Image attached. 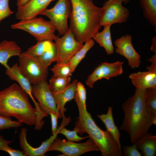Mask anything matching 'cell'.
<instances>
[{
    "mask_svg": "<svg viewBox=\"0 0 156 156\" xmlns=\"http://www.w3.org/2000/svg\"><path fill=\"white\" fill-rule=\"evenodd\" d=\"M145 90L136 88L133 95L122 106L124 117L119 129L128 133L133 144L148 133L152 125H156V116L148 110L146 105Z\"/></svg>",
    "mask_w": 156,
    "mask_h": 156,
    "instance_id": "6da1fadb",
    "label": "cell"
},
{
    "mask_svg": "<svg viewBox=\"0 0 156 156\" xmlns=\"http://www.w3.org/2000/svg\"><path fill=\"white\" fill-rule=\"evenodd\" d=\"M72 6L69 28L75 38L83 44L92 38L102 26L101 8L92 0H70Z\"/></svg>",
    "mask_w": 156,
    "mask_h": 156,
    "instance_id": "7a4b0ae2",
    "label": "cell"
},
{
    "mask_svg": "<svg viewBox=\"0 0 156 156\" xmlns=\"http://www.w3.org/2000/svg\"><path fill=\"white\" fill-rule=\"evenodd\" d=\"M0 116L13 117L21 123L35 125L37 112L31 104L28 95L14 83L0 91Z\"/></svg>",
    "mask_w": 156,
    "mask_h": 156,
    "instance_id": "3957f363",
    "label": "cell"
},
{
    "mask_svg": "<svg viewBox=\"0 0 156 156\" xmlns=\"http://www.w3.org/2000/svg\"><path fill=\"white\" fill-rule=\"evenodd\" d=\"M79 116L74 129L82 135L87 133L101 152L102 156H121V150L112 135L107 131L101 129L96 124L90 113L80 101L75 100Z\"/></svg>",
    "mask_w": 156,
    "mask_h": 156,
    "instance_id": "277c9868",
    "label": "cell"
},
{
    "mask_svg": "<svg viewBox=\"0 0 156 156\" xmlns=\"http://www.w3.org/2000/svg\"><path fill=\"white\" fill-rule=\"evenodd\" d=\"M13 29H21L29 33L34 36L37 42L54 40L56 36V29L50 21H47L40 17L21 20L12 25Z\"/></svg>",
    "mask_w": 156,
    "mask_h": 156,
    "instance_id": "5b68a950",
    "label": "cell"
},
{
    "mask_svg": "<svg viewBox=\"0 0 156 156\" xmlns=\"http://www.w3.org/2000/svg\"><path fill=\"white\" fill-rule=\"evenodd\" d=\"M18 57L19 69L31 84L47 80L48 68L40 61L38 57L30 55L26 51L21 52Z\"/></svg>",
    "mask_w": 156,
    "mask_h": 156,
    "instance_id": "8992f818",
    "label": "cell"
},
{
    "mask_svg": "<svg viewBox=\"0 0 156 156\" xmlns=\"http://www.w3.org/2000/svg\"><path fill=\"white\" fill-rule=\"evenodd\" d=\"M72 10L70 0H58L53 8H47L40 15L48 17L58 31L59 35L63 36L69 30L68 20Z\"/></svg>",
    "mask_w": 156,
    "mask_h": 156,
    "instance_id": "52a82bcc",
    "label": "cell"
},
{
    "mask_svg": "<svg viewBox=\"0 0 156 156\" xmlns=\"http://www.w3.org/2000/svg\"><path fill=\"white\" fill-rule=\"evenodd\" d=\"M120 0H108L101 8L100 23L101 26L112 25L126 22L129 16L128 9Z\"/></svg>",
    "mask_w": 156,
    "mask_h": 156,
    "instance_id": "ba28073f",
    "label": "cell"
},
{
    "mask_svg": "<svg viewBox=\"0 0 156 156\" xmlns=\"http://www.w3.org/2000/svg\"><path fill=\"white\" fill-rule=\"evenodd\" d=\"M58 151L65 156H79L90 151H100V150L90 138L85 142L79 143L57 138L49 147L48 151Z\"/></svg>",
    "mask_w": 156,
    "mask_h": 156,
    "instance_id": "9c48e42d",
    "label": "cell"
},
{
    "mask_svg": "<svg viewBox=\"0 0 156 156\" xmlns=\"http://www.w3.org/2000/svg\"><path fill=\"white\" fill-rule=\"evenodd\" d=\"M54 40L57 50L56 63H68L83 45L77 40L69 28L62 37L57 36Z\"/></svg>",
    "mask_w": 156,
    "mask_h": 156,
    "instance_id": "30bf717a",
    "label": "cell"
},
{
    "mask_svg": "<svg viewBox=\"0 0 156 156\" xmlns=\"http://www.w3.org/2000/svg\"><path fill=\"white\" fill-rule=\"evenodd\" d=\"M32 92L37 100L41 109L47 116L51 113L57 114L60 116L51 91L46 81L32 86Z\"/></svg>",
    "mask_w": 156,
    "mask_h": 156,
    "instance_id": "8fae6325",
    "label": "cell"
},
{
    "mask_svg": "<svg viewBox=\"0 0 156 156\" xmlns=\"http://www.w3.org/2000/svg\"><path fill=\"white\" fill-rule=\"evenodd\" d=\"M124 62L117 61L113 63L104 62L97 67L87 77L86 85L92 88L95 82L102 79L109 80L121 75L123 73Z\"/></svg>",
    "mask_w": 156,
    "mask_h": 156,
    "instance_id": "7c38bea8",
    "label": "cell"
},
{
    "mask_svg": "<svg viewBox=\"0 0 156 156\" xmlns=\"http://www.w3.org/2000/svg\"><path fill=\"white\" fill-rule=\"evenodd\" d=\"M132 38L130 35H123L115 40L114 43L116 47L115 52L125 57L129 66L134 69L139 67L141 61L140 56L133 45Z\"/></svg>",
    "mask_w": 156,
    "mask_h": 156,
    "instance_id": "4fadbf2b",
    "label": "cell"
},
{
    "mask_svg": "<svg viewBox=\"0 0 156 156\" xmlns=\"http://www.w3.org/2000/svg\"><path fill=\"white\" fill-rule=\"evenodd\" d=\"M64 127L61 125L58 128L57 131L52 135L48 139L43 142L38 147L34 148L28 143L27 139V129L23 128L19 135V145L26 156H43L48 151V150L51 144L57 138L60 131Z\"/></svg>",
    "mask_w": 156,
    "mask_h": 156,
    "instance_id": "5bb4252c",
    "label": "cell"
},
{
    "mask_svg": "<svg viewBox=\"0 0 156 156\" xmlns=\"http://www.w3.org/2000/svg\"><path fill=\"white\" fill-rule=\"evenodd\" d=\"M53 0H30L25 5L18 8L15 17L20 21L36 17Z\"/></svg>",
    "mask_w": 156,
    "mask_h": 156,
    "instance_id": "9a60e30c",
    "label": "cell"
},
{
    "mask_svg": "<svg viewBox=\"0 0 156 156\" xmlns=\"http://www.w3.org/2000/svg\"><path fill=\"white\" fill-rule=\"evenodd\" d=\"M78 81L76 79L72 81L63 90L59 92L52 91L60 118L65 117L64 113L66 109L65 105L68 102L75 98V94Z\"/></svg>",
    "mask_w": 156,
    "mask_h": 156,
    "instance_id": "2e32d148",
    "label": "cell"
},
{
    "mask_svg": "<svg viewBox=\"0 0 156 156\" xmlns=\"http://www.w3.org/2000/svg\"><path fill=\"white\" fill-rule=\"evenodd\" d=\"M5 74L11 80L16 81L19 85L31 99L34 104L37 103L32 92V85L29 80L21 72L18 63L6 69Z\"/></svg>",
    "mask_w": 156,
    "mask_h": 156,
    "instance_id": "e0dca14e",
    "label": "cell"
},
{
    "mask_svg": "<svg viewBox=\"0 0 156 156\" xmlns=\"http://www.w3.org/2000/svg\"><path fill=\"white\" fill-rule=\"evenodd\" d=\"M136 88H147L156 87V72L147 71L134 73L129 76Z\"/></svg>",
    "mask_w": 156,
    "mask_h": 156,
    "instance_id": "ac0fdd59",
    "label": "cell"
},
{
    "mask_svg": "<svg viewBox=\"0 0 156 156\" xmlns=\"http://www.w3.org/2000/svg\"><path fill=\"white\" fill-rule=\"evenodd\" d=\"M21 53V48L16 42L4 40L0 43V63L6 69L9 68L8 62L14 56H19Z\"/></svg>",
    "mask_w": 156,
    "mask_h": 156,
    "instance_id": "d6986e66",
    "label": "cell"
},
{
    "mask_svg": "<svg viewBox=\"0 0 156 156\" xmlns=\"http://www.w3.org/2000/svg\"><path fill=\"white\" fill-rule=\"evenodd\" d=\"M97 116L105 125L106 131L112 135L117 143L118 147L121 150L120 140V133L114 122L112 114V107L109 106L108 107L106 114L97 115Z\"/></svg>",
    "mask_w": 156,
    "mask_h": 156,
    "instance_id": "ffe728a7",
    "label": "cell"
},
{
    "mask_svg": "<svg viewBox=\"0 0 156 156\" xmlns=\"http://www.w3.org/2000/svg\"><path fill=\"white\" fill-rule=\"evenodd\" d=\"M135 144L144 156H155L156 152V135L148 133Z\"/></svg>",
    "mask_w": 156,
    "mask_h": 156,
    "instance_id": "44dd1931",
    "label": "cell"
},
{
    "mask_svg": "<svg viewBox=\"0 0 156 156\" xmlns=\"http://www.w3.org/2000/svg\"><path fill=\"white\" fill-rule=\"evenodd\" d=\"M111 25H107L104 26L103 31L96 33L92 38L101 47L104 48L107 54H112L114 52L110 28Z\"/></svg>",
    "mask_w": 156,
    "mask_h": 156,
    "instance_id": "7402d4cb",
    "label": "cell"
},
{
    "mask_svg": "<svg viewBox=\"0 0 156 156\" xmlns=\"http://www.w3.org/2000/svg\"><path fill=\"white\" fill-rule=\"evenodd\" d=\"M143 16L156 29V0H139Z\"/></svg>",
    "mask_w": 156,
    "mask_h": 156,
    "instance_id": "603a6c76",
    "label": "cell"
},
{
    "mask_svg": "<svg viewBox=\"0 0 156 156\" xmlns=\"http://www.w3.org/2000/svg\"><path fill=\"white\" fill-rule=\"evenodd\" d=\"M94 44V40L92 38L88 40L70 60L68 63L73 72L80 62L84 58L88 51L93 47Z\"/></svg>",
    "mask_w": 156,
    "mask_h": 156,
    "instance_id": "cb8c5ba5",
    "label": "cell"
},
{
    "mask_svg": "<svg viewBox=\"0 0 156 156\" xmlns=\"http://www.w3.org/2000/svg\"><path fill=\"white\" fill-rule=\"evenodd\" d=\"M70 77H61L52 76L48 83L50 90L53 92H59L65 88L70 83Z\"/></svg>",
    "mask_w": 156,
    "mask_h": 156,
    "instance_id": "d4e9b609",
    "label": "cell"
},
{
    "mask_svg": "<svg viewBox=\"0 0 156 156\" xmlns=\"http://www.w3.org/2000/svg\"><path fill=\"white\" fill-rule=\"evenodd\" d=\"M53 42L52 40L37 42L36 44L28 48L26 52L30 55L38 57L50 48Z\"/></svg>",
    "mask_w": 156,
    "mask_h": 156,
    "instance_id": "484cf974",
    "label": "cell"
},
{
    "mask_svg": "<svg viewBox=\"0 0 156 156\" xmlns=\"http://www.w3.org/2000/svg\"><path fill=\"white\" fill-rule=\"evenodd\" d=\"M145 102L148 110L156 116V87L145 90Z\"/></svg>",
    "mask_w": 156,
    "mask_h": 156,
    "instance_id": "4316f807",
    "label": "cell"
},
{
    "mask_svg": "<svg viewBox=\"0 0 156 156\" xmlns=\"http://www.w3.org/2000/svg\"><path fill=\"white\" fill-rule=\"evenodd\" d=\"M57 56V48L55 43L53 42L50 48L38 57L45 66L48 68L52 63L55 62Z\"/></svg>",
    "mask_w": 156,
    "mask_h": 156,
    "instance_id": "83f0119b",
    "label": "cell"
},
{
    "mask_svg": "<svg viewBox=\"0 0 156 156\" xmlns=\"http://www.w3.org/2000/svg\"><path fill=\"white\" fill-rule=\"evenodd\" d=\"M50 70L53 74V76L56 77H70L73 73L68 63H56Z\"/></svg>",
    "mask_w": 156,
    "mask_h": 156,
    "instance_id": "f1b7e54d",
    "label": "cell"
},
{
    "mask_svg": "<svg viewBox=\"0 0 156 156\" xmlns=\"http://www.w3.org/2000/svg\"><path fill=\"white\" fill-rule=\"evenodd\" d=\"M12 142L5 140L3 136L0 135V150L5 151L11 156H26L23 151L13 149L9 144Z\"/></svg>",
    "mask_w": 156,
    "mask_h": 156,
    "instance_id": "f546056e",
    "label": "cell"
},
{
    "mask_svg": "<svg viewBox=\"0 0 156 156\" xmlns=\"http://www.w3.org/2000/svg\"><path fill=\"white\" fill-rule=\"evenodd\" d=\"M59 133L64 135L68 141L72 142H79L89 137L87 136L84 137H80L78 135L77 131L73 129V131L68 130L63 127L60 131Z\"/></svg>",
    "mask_w": 156,
    "mask_h": 156,
    "instance_id": "4dcf8cb0",
    "label": "cell"
},
{
    "mask_svg": "<svg viewBox=\"0 0 156 156\" xmlns=\"http://www.w3.org/2000/svg\"><path fill=\"white\" fill-rule=\"evenodd\" d=\"M22 125L18 121L12 120L11 117L6 118L0 116V130L18 128Z\"/></svg>",
    "mask_w": 156,
    "mask_h": 156,
    "instance_id": "1f68e13d",
    "label": "cell"
},
{
    "mask_svg": "<svg viewBox=\"0 0 156 156\" xmlns=\"http://www.w3.org/2000/svg\"><path fill=\"white\" fill-rule=\"evenodd\" d=\"M75 97L78 98L84 105L86 107V91L84 85L80 82L78 81L77 84Z\"/></svg>",
    "mask_w": 156,
    "mask_h": 156,
    "instance_id": "d6a6232c",
    "label": "cell"
},
{
    "mask_svg": "<svg viewBox=\"0 0 156 156\" xmlns=\"http://www.w3.org/2000/svg\"><path fill=\"white\" fill-rule=\"evenodd\" d=\"M13 12L10 8L9 0H0V23Z\"/></svg>",
    "mask_w": 156,
    "mask_h": 156,
    "instance_id": "836d02e7",
    "label": "cell"
},
{
    "mask_svg": "<svg viewBox=\"0 0 156 156\" xmlns=\"http://www.w3.org/2000/svg\"><path fill=\"white\" fill-rule=\"evenodd\" d=\"M125 156H142V155L136 147L135 143L131 146H125L122 148Z\"/></svg>",
    "mask_w": 156,
    "mask_h": 156,
    "instance_id": "e575fe53",
    "label": "cell"
},
{
    "mask_svg": "<svg viewBox=\"0 0 156 156\" xmlns=\"http://www.w3.org/2000/svg\"><path fill=\"white\" fill-rule=\"evenodd\" d=\"M49 115L51 118L52 133L53 135L57 131V120L58 118H60L59 115L57 114L51 113Z\"/></svg>",
    "mask_w": 156,
    "mask_h": 156,
    "instance_id": "d590c367",
    "label": "cell"
},
{
    "mask_svg": "<svg viewBox=\"0 0 156 156\" xmlns=\"http://www.w3.org/2000/svg\"><path fill=\"white\" fill-rule=\"evenodd\" d=\"M148 60L151 62V64L150 66H147V70L156 72V54H155Z\"/></svg>",
    "mask_w": 156,
    "mask_h": 156,
    "instance_id": "8d00e7d4",
    "label": "cell"
},
{
    "mask_svg": "<svg viewBox=\"0 0 156 156\" xmlns=\"http://www.w3.org/2000/svg\"><path fill=\"white\" fill-rule=\"evenodd\" d=\"M151 50L156 54V36H154L152 39V44L150 48Z\"/></svg>",
    "mask_w": 156,
    "mask_h": 156,
    "instance_id": "74e56055",
    "label": "cell"
},
{
    "mask_svg": "<svg viewBox=\"0 0 156 156\" xmlns=\"http://www.w3.org/2000/svg\"><path fill=\"white\" fill-rule=\"evenodd\" d=\"M30 0H17L16 5L18 8L22 6L27 3Z\"/></svg>",
    "mask_w": 156,
    "mask_h": 156,
    "instance_id": "f35d334b",
    "label": "cell"
},
{
    "mask_svg": "<svg viewBox=\"0 0 156 156\" xmlns=\"http://www.w3.org/2000/svg\"><path fill=\"white\" fill-rule=\"evenodd\" d=\"M123 3L125 4L128 3L129 1V0H120Z\"/></svg>",
    "mask_w": 156,
    "mask_h": 156,
    "instance_id": "ab89813d",
    "label": "cell"
}]
</instances>
